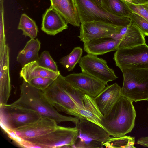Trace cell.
<instances>
[{
    "instance_id": "obj_27",
    "label": "cell",
    "mask_w": 148,
    "mask_h": 148,
    "mask_svg": "<svg viewBox=\"0 0 148 148\" xmlns=\"http://www.w3.org/2000/svg\"><path fill=\"white\" fill-rule=\"evenodd\" d=\"M37 62L39 66L46 69L56 72H60L56 63L47 51H45L41 53Z\"/></svg>"
},
{
    "instance_id": "obj_33",
    "label": "cell",
    "mask_w": 148,
    "mask_h": 148,
    "mask_svg": "<svg viewBox=\"0 0 148 148\" xmlns=\"http://www.w3.org/2000/svg\"><path fill=\"white\" fill-rule=\"evenodd\" d=\"M137 143L143 146L148 147V136L142 137L138 139Z\"/></svg>"
},
{
    "instance_id": "obj_15",
    "label": "cell",
    "mask_w": 148,
    "mask_h": 148,
    "mask_svg": "<svg viewBox=\"0 0 148 148\" xmlns=\"http://www.w3.org/2000/svg\"><path fill=\"white\" fill-rule=\"evenodd\" d=\"M10 49L6 44L0 52V107L7 104L11 89L9 73Z\"/></svg>"
},
{
    "instance_id": "obj_29",
    "label": "cell",
    "mask_w": 148,
    "mask_h": 148,
    "mask_svg": "<svg viewBox=\"0 0 148 148\" xmlns=\"http://www.w3.org/2000/svg\"><path fill=\"white\" fill-rule=\"evenodd\" d=\"M54 80L50 78L39 77L32 79L28 83L32 86L43 91L47 89Z\"/></svg>"
},
{
    "instance_id": "obj_31",
    "label": "cell",
    "mask_w": 148,
    "mask_h": 148,
    "mask_svg": "<svg viewBox=\"0 0 148 148\" xmlns=\"http://www.w3.org/2000/svg\"><path fill=\"white\" fill-rule=\"evenodd\" d=\"M3 1H0V52L3 51L6 45L4 30Z\"/></svg>"
},
{
    "instance_id": "obj_1",
    "label": "cell",
    "mask_w": 148,
    "mask_h": 148,
    "mask_svg": "<svg viewBox=\"0 0 148 148\" xmlns=\"http://www.w3.org/2000/svg\"><path fill=\"white\" fill-rule=\"evenodd\" d=\"M20 90L19 98L11 105L33 110L42 116L53 119L58 124L69 121L76 124L79 121L77 117L67 116L60 114L48 101L43 91L32 86L24 80L20 86Z\"/></svg>"
},
{
    "instance_id": "obj_24",
    "label": "cell",
    "mask_w": 148,
    "mask_h": 148,
    "mask_svg": "<svg viewBox=\"0 0 148 148\" xmlns=\"http://www.w3.org/2000/svg\"><path fill=\"white\" fill-rule=\"evenodd\" d=\"M18 29L23 31V35L31 39L37 36L38 29L35 21L25 14H23L20 17Z\"/></svg>"
},
{
    "instance_id": "obj_16",
    "label": "cell",
    "mask_w": 148,
    "mask_h": 148,
    "mask_svg": "<svg viewBox=\"0 0 148 148\" xmlns=\"http://www.w3.org/2000/svg\"><path fill=\"white\" fill-rule=\"evenodd\" d=\"M67 24L63 17L50 5L42 16L41 29L48 35L55 36L67 29Z\"/></svg>"
},
{
    "instance_id": "obj_38",
    "label": "cell",
    "mask_w": 148,
    "mask_h": 148,
    "mask_svg": "<svg viewBox=\"0 0 148 148\" xmlns=\"http://www.w3.org/2000/svg\"></svg>"
},
{
    "instance_id": "obj_21",
    "label": "cell",
    "mask_w": 148,
    "mask_h": 148,
    "mask_svg": "<svg viewBox=\"0 0 148 148\" xmlns=\"http://www.w3.org/2000/svg\"><path fill=\"white\" fill-rule=\"evenodd\" d=\"M60 74V71L56 72L46 69L39 66L37 61H34L22 67L20 76L28 83L32 79L39 77H47L55 80Z\"/></svg>"
},
{
    "instance_id": "obj_7",
    "label": "cell",
    "mask_w": 148,
    "mask_h": 148,
    "mask_svg": "<svg viewBox=\"0 0 148 148\" xmlns=\"http://www.w3.org/2000/svg\"><path fill=\"white\" fill-rule=\"evenodd\" d=\"M42 116L33 110L10 104L0 107V122L1 127L6 133L35 122Z\"/></svg>"
},
{
    "instance_id": "obj_13",
    "label": "cell",
    "mask_w": 148,
    "mask_h": 148,
    "mask_svg": "<svg viewBox=\"0 0 148 148\" xmlns=\"http://www.w3.org/2000/svg\"><path fill=\"white\" fill-rule=\"evenodd\" d=\"M109 36L119 41L118 49L146 44L145 36L131 21L128 25L117 26L116 32Z\"/></svg>"
},
{
    "instance_id": "obj_26",
    "label": "cell",
    "mask_w": 148,
    "mask_h": 148,
    "mask_svg": "<svg viewBox=\"0 0 148 148\" xmlns=\"http://www.w3.org/2000/svg\"><path fill=\"white\" fill-rule=\"evenodd\" d=\"M83 50L80 47H75L71 52L61 58L60 62L68 71H72L79 63L82 56Z\"/></svg>"
},
{
    "instance_id": "obj_17",
    "label": "cell",
    "mask_w": 148,
    "mask_h": 148,
    "mask_svg": "<svg viewBox=\"0 0 148 148\" xmlns=\"http://www.w3.org/2000/svg\"><path fill=\"white\" fill-rule=\"evenodd\" d=\"M83 101L84 108L72 110L68 114L75 116L79 119L87 120L102 127L101 122L103 115L99 109L94 98L84 94Z\"/></svg>"
},
{
    "instance_id": "obj_35",
    "label": "cell",
    "mask_w": 148,
    "mask_h": 148,
    "mask_svg": "<svg viewBox=\"0 0 148 148\" xmlns=\"http://www.w3.org/2000/svg\"><path fill=\"white\" fill-rule=\"evenodd\" d=\"M98 4L101 5L102 0H93Z\"/></svg>"
},
{
    "instance_id": "obj_4",
    "label": "cell",
    "mask_w": 148,
    "mask_h": 148,
    "mask_svg": "<svg viewBox=\"0 0 148 148\" xmlns=\"http://www.w3.org/2000/svg\"><path fill=\"white\" fill-rule=\"evenodd\" d=\"M77 134L76 126L67 127L59 126L55 130L42 136L25 139L14 138L13 140L22 147L74 148Z\"/></svg>"
},
{
    "instance_id": "obj_37",
    "label": "cell",
    "mask_w": 148,
    "mask_h": 148,
    "mask_svg": "<svg viewBox=\"0 0 148 148\" xmlns=\"http://www.w3.org/2000/svg\"><path fill=\"white\" fill-rule=\"evenodd\" d=\"M2 0H0V1H2Z\"/></svg>"
},
{
    "instance_id": "obj_18",
    "label": "cell",
    "mask_w": 148,
    "mask_h": 148,
    "mask_svg": "<svg viewBox=\"0 0 148 148\" xmlns=\"http://www.w3.org/2000/svg\"><path fill=\"white\" fill-rule=\"evenodd\" d=\"M121 88L116 83L108 85L94 98L100 111L107 114L121 96Z\"/></svg>"
},
{
    "instance_id": "obj_10",
    "label": "cell",
    "mask_w": 148,
    "mask_h": 148,
    "mask_svg": "<svg viewBox=\"0 0 148 148\" xmlns=\"http://www.w3.org/2000/svg\"><path fill=\"white\" fill-rule=\"evenodd\" d=\"M53 119L42 116L38 120L19 128L12 132H6L10 138L27 139L42 136L55 130L59 126Z\"/></svg>"
},
{
    "instance_id": "obj_32",
    "label": "cell",
    "mask_w": 148,
    "mask_h": 148,
    "mask_svg": "<svg viewBox=\"0 0 148 148\" xmlns=\"http://www.w3.org/2000/svg\"><path fill=\"white\" fill-rule=\"evenodd\" d=\"M102 143L97 141H85L77 139L73 145L74 148H103Z\"/></svg>"
},
{
    "instance_id": "obj_20",
    "label": "cell",
    "mask_w": 148,
    "mask_h": 148,
    "mask_svg": "<svg viewBox=\"0 0 148 148\" xmlns=\"http://www.w3.org/2000/svg\"><path fill=\"white\" fill-rule=\"evenodd\" d=\"M51 4L64 19L67 24L80 26V22L75 0H50Z\"/></svg>"
},
{
    "instance_id": "obj_5",
    "label": "cell",
    "mask_w": 148,
    "mask_h": 148,
    "mask_svg": "<svg viewBox=\"0 0 148 148\" xmlns=\"http://www.w3.org/2000/svg\"><path fill=\"white\" fill-rule=\"evenodd\" d=\"M121 95L133 102L148 101V69H123Z\"/></svg>"
},
{
    "instance_id": "obj_28",
    "label": "cell",
    "mask_w": 148,
    "mask_h": 148,
    "mask_svg": "<svg viewBox=\"0 0 148 148\" xmlns=\"http://www.w3.org/2000/svg\"><path fill=\"white\" fill-rule=\"evenodd\" d=\"M131 21L145 36H148V21L140 15L132 13L129 17Z\"/></svg>"
},
{
    "instance_id": "obj_19",
    "label": "cell",
    "mask_w": 148,
    "mask_h": 148,
    "mask_svg": "<svg viewBox=\"0 0 148 148\" xmlns=\"http://www.w3.org/2000/svg\"><path fill=\"white\" fill-rule=\"evenodd\" d=\"M119 41L110 36L94 39L84 43V49L88 54L96 56L104 54L118 49Z\"/></svg>"
},
{
    "instance_id": "obj_22",
    "label": "cell",
    "mask_w": 148,
    "mask_h": 148,
    "mask_svg": "<svg viewBox=\"0 0 148 148\" xmlns=\"http://www.w3.org/2000/svg\"><path fill=\"white\" fill-rule=\"evenodd\" d=\"M40 44L38 39H31L19 53L16 58L17 61L22 67L32 62L38 61Z\"/></svg>"
},
{
    "instance_id": "obj_6",
    "label": "cell",
    "mask_w": 148,
    "mask_h": 148,
    "mask_svg": "<svg viewBox=\"0 0 148 148\" xmlns=\"http://www.w3.org/2000/svg\"><path fill=\"white\" fill-rule=\"evenodd\" d=\"M75 1L81 23L101 21L116 26H124L131 22L129 18L113 14L93 0Z\"/></svg>"
},
{
    "instance_id": "obj_14",
    "label": "cell",
    "mask_w": 148,
    "mask_h": 148,
    "mask_svg": "<svg viewBox=\"0 0 148 148\" xmlns=\"http://www.w3.org/2000/svg\"><path fill=\"white\" fill-rule=\"evenodd\" d=\"M78 130L77 139L85 141H97L102 143L110 137L103 127L87 120L80 119L75 124Z\"/></svg>"
},
{
    "instance_id": "obj_8",
    "label": "cell",
    "mask_w": 148,
    "mask_h": 148,
    "mask_svg": "<svg viewBox=\"0 0 148 148\" xmlns=\"http://www.w3.org/2000/svg\"><path fill=\"white\" fill-rule=\"evenodd\" d=\"M113 59L121 70L148 69V45L146 43L118 49L114 54Z\"/></svg>"
},
{
    "instance_id": "obj_11",
    "label": "cell",
    "mask_w": 148,
    "mask_h": 148,
    "mask_svg": "<svg viewBox=\"0 0 148 148\" xmlns=\"http://www.w3.org/2000/svg\"><path fill=\"white\" fill-rule=\"evenodd\" d=\"M117 26L101 21L84 22L81 23L80 35L78 37L84 43L110 36L116 32Z\"/></svg>"
},
{
    "instance_id": "obj_2",
    "label": "cell",
    "mask_w": 148,
    "mask_h": 148,
    "mask_svg": "<svg viewBox=\"0 0 148 148\" xmlns=\"http://www.w3.org/2000/svg\"><path fill=\"white\" fill-rule=\"evenodd\" d=\"M43 92L48 101L58 112L68 114L72 110L84 107L85 94L61 74Z\"/></svg>"
},
{
    "instance_id": "obj_23",
    "label": "cell",
    "mask_w": 148,
    "mask_h": 148,
    "mask_svg": "<svg viewBox=\"0 0 148 148\" xmlns=\"http://www.w3.org/2000/svg\"><path fill=\"white\" fill-rule=\"evenodd\" d=\"M101 5L108 12L119 16L129 18L132 13L123 0H102Z\"/></svg>"
},
{
    "instance_id": "obj_9",
    "label": "cell",
    "mask_w": 148,
    "mask_h": 148,
    "mask_svg": "<svg viewBox=\"0 0 148 148\" xmlns=\"http://www.w3.org/2000/svg\"><path fill=\"white\" fill-rule=\"evenodd\" d=\"M82 72L91 76L107 85L108 83L118 77L106 61L97 56L88 54L82 57L79 62Z\"/></svg>"
},
{
    "instance_id": "obj_25",
    "label": "cell",
    "mask_w": 148,
    "mask_h": 148,
    "mask_svg": "<svg viewBox=\"0 0 148 148\" xmlns=\"http://www.w3.org/2000/svg\"><path fill=\"white\" fill-rule=\"evenodd\" d=\"M135 137L124 135L116 137H110L103 143L106 148H134Z\"/></svg>"
},
{
    "instance_id": "obj_3",
    "label": "cell",
    "mask_w": 148,
    "mask_h": 148,
    "mask_svg": "<svg viewBox=\"0 0 148 148\" xmlns=\"http://www.w3.org/2000/svg\"><path fill=\"white\" fill-rule=\"evenodd\" d=\"M136 116L133 101L121 95L110 111L103 115L101 125L110 136H122L132 131Z\"/></svg>"
},
{
    "instance_id": "obj_30",
    "label": "cell",
    "mask_w": 148,
    "mask_h": 148,
    "mask_svg": "<svg viewBox=\"0 0 148 148\" xmlns=\"http://www.w3.org/2000/svg\"><path fill=\"white\" fill-rule=\"evenodd\" d=\"M132 11L148 21V3L137 5L132 4L123 0Z\"/></svg>"
},
{
    "instance_id": "obj_34",
    "label": "cell",
    "mask_w": 148,
    "mask_h": 148,
    "mask_svg": "<svg viewBox=\"0 0 148 148\" xmlns=\"http://www.w3.org/2000/svg\"><path fill=\"white\" fill-rule=\"evenodd\" d=\"M134 4L142 5L148 3V0H124Z\"/></svg>"
},
{
    "instance_id": "obj_36",
    "label": "cell",
    "mask_w": 148,
    "mask_h": 148,
    "mask_svg": "<svg viewBox=\"0 0 148 148\" xmlns=\"http://www.w3.org/2000/svg\"><path fill=\"white\" fill-rule=\"evenodd\" d=\"M147 110H148V107L147 108Z\"/></svg>"
},
{
    "instance_id": "obj_12",
    "label": "cell",
    "mask_w": 148,
    "mask_h": 148,
    "mask_svg": "<svg viewBox=\"0 0 148 148\" xmlns=\"http://www.w3.org/2000/svg\"><path fill=\"white\" fill-rule=\"evenodd\" d=\"M65 77L74 87L93 98L98 95L106 87V85L102 82L82 72L70 74Z\"/></svg>"
}]
</instances>
